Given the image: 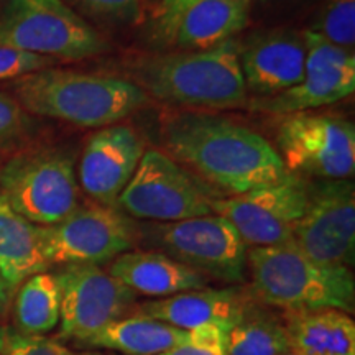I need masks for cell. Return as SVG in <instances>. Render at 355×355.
<instances>
[{
    "mask_svg": "<svg viewBox=\"0 0 355 355\" xmlns=\"http://www.w3.org/2000/svg\"><path fill=\"white\" fill-rule=\"evenodd\" d=\"M166 153L212 189L230 196L293 176L260 133L224 115L173 110L162 119Z\"/></svg>",
    "mask_w": 355,
    "mask_h": 355,
    "instance_id": "obj_1",
    "label": "cell"
},
{
    "mask_svg": "<svg viewBox=\"0 0 355 355\" xmlns=\"http://www.w3.org/2000/svg\"><path fill=\"white\" fill-rule=\"evenodd\" d=\"M128 73L146 96L178 107L230 110L248 102L235 38L207 50L139 56Z\"/></svg>",
    "mask_w": 355,
    "mask_h": 355,
    "instance_id": "obj_2",
    "label": "cell"
},
{
    "mask_svg": "<svg viewBox=\"0 0 355 355\" xmlns=\"http://www.w3.org/2000/svg\"><path fill=\"white\" fill-rule=\"evenodd\" d=\"M10 91L28 114L89 128L115 125L150 101L127 78L56 66L13 79Z\"/></svg>",
    "mask_w": 355,
    "mask_h": 355,
    "instance_id": "obj_3",
    "label": "cell"
},
{
    "mask_svg": "<svg viewBox=\"0 0 355 355\" xmlns=\"http://www.w3.org/2000/svg\"><path fill=\"white\" fill-rule=\"evenodd\" d=\"M248 291L266 308L286 311L340 309L354 313L355 279L347 266L309 259L295 245L248 248Z\"/></svg>",
    "mask_w": 355,
    "mask_h": 355,
    "instance_id": "obj_4",
    "label": "cell"
},
{
    "mask_svg": "<svg viewBox=\"0 0 355 355\" xmlns=\"http://www.w3.org/2000/svg\"><path fill=\"white\" fill-rule=\"evenodd\" d=\"M74 155L63 146L26 144L0 162V194L35 225H55L79 206Z\"/></svg>",
    "mask_w": 355,
    "mask_h": 355,
    "instance_id": "obj_5",
    "label": "cell"
},
{
    "mask_svg": "<svg viewBox=\"0 0 355 355\" xmlns=\"http://www.w3.org/2000/svg\"><path fill=\"white\" fill-rule=\"evenodd\" d=\"M0 44L55 61H81L110 44L63 0H6L0 8Z\"/></svg>",
    "mask_w": 355,
    "mask_h": 355,
    "instance_id": "obj_6",
    "label": "cell"
},
{
    "mask_svg": "<svg viewBox=\"0 0 355 355\" xmlns=\"http://www.w3.org/2000/svg\"><path fill=\"white\" fill-rule=\"evenodd\" d=\"M137 242L162 252L207 279L242 283L247 252L241 235L227 219L201 216L178 222H139Z\"/></svg>",
    "mask_w": 355,
    "mask_h": 355,
    "instance_id": "obj_7",
    "label": "cell"
},
{
    "mask_svg": "<svg viewBox=\"0 0 355 355\" xmlns=\"http://www.w3.org/2000/svg\"><path fill=\"white\" fill-rule=\"evenodd\" d=\"M216 193L168 153L146 148L117 207L144 222H178L212 214Z\"/></svg>",
    "mask_w": 355,
    "mask_h": 355,
    "instance_id": "obj_8",
    "label": "cell"
},
{
    "mask_svg": "<svg viewBox=\"0 0 355 355\" xmlns=\"http://www.w3.org/2000/svg\"><path fill=\"white\" fill-rule=\"evenodd\" d=\"M40 239L50 266H99L135 247L137 222L119 207L87 204L55 225H40Z\"/></svg>",
    "mask_w": 355,
    "mask_h": 355,
    "instance_id": "obj_9",
    "label": "cell"
},
{
    "mask_svg": "<svg viewBox=\"0 0 355 355\" xmlns=\"http://www.w3.org/2000/svg\"><path fill=\"white\" fill-rule=\"evenodd\" d=\"M275 148L291 173L318 180H349L355 170V128L337 115L300 112L285 115Z\"/></svg>",
    "mask_w": 355,
    "mask_h": 355,
    "instance_id": "obj_10",
    "label": "cell"
},
{
    "mask_svg": "<svg viewBox=\"0 0 355 355\" xmlns=\"http://www.w3.org/2000/svg\"><path fill=\"white\" fill-rule=\"evenodd\" d=\"M293 245L326 265L349 266L355 252V188L350 180L306 183L304 214L293 232Z\"/></svg>",
    "mask_w": 355,
    "mask_h": 355,
    "instance_id": "obj_11",
    "label": "cell"
},
{
    "mask_svg": "<svg viewBox=\"0 0 355 355\" xmlns=\"http://www.w3.org/2000/svg\"><path fill=\"white\" fill-rule=\"evenodd\" d=\"M306 183L293 175L279 184L214 198L212 214L227 219L250 248L293 245V232L304 214Z\"/></svg>",
    "mask_w": 355,
    "mask_h": 355,
    "instance_id": "obj_12",
    "label": "cell"
},
{
    "mask_svg": "<svg viewBox=\"0 0 355 355\" xmlns=\"http://www.w3.org/2000/svg\"><path fill=\"white\" fill-rule=\"evenodd\" d=\"M55 277L61 291L60 337L78 345L137 304V293L97 265H63Z\"/></svg>",
    "mask_w": 355,
    "mask_h": 355,
    "instance_id": "obj_13",
    "label": "cell"
},
{
    "mask_svg": "<svg viewBox=\"0 0 355 355\" xmlns=\"http://www.w3.org/2000/svg\"><path fill=\"white\" fill-rule=\"evenodd\" d=\"M145 141L135 128L115 123L92 133L79 162V184L89 198L102 206L117 207L119 196L130 183Z\"/></svg>",
    "mask_w": 355,
    "mask_h": 355,
    "instance_id": "obj_14",
    "label": "cell"
},
{
    "mask_svg": "<svg viewBox=\"0 0 355 355\" xmlns=\"http://www.w3.org/2000/svg\"><path fill=\"white\" fill-rule=\"evenodd\" d=\"M306 46L303 35L288 28L254 33L239 42V61L247 92L272 97L304 78Z\"/></svg>",
    "mask_w": 355,
    "mask_h": 355,
    "instance_id": "obj_15",
    "label": "cell"
},
{
    "mask_svg": "<svg viewBox=\"0 0 355 355\" xmlns=\"http://www.w3.org/2000/svg\"><path fill=\"white\" fill-rule=\"evenodd\" d=\"M250 300L248 288H202L135 304L130 314L158 319L183 331L214 326L227 332Z\"/></svg>",
    "mask_w": 355,
    "mask_h": 355,
    "instance_id": "obj_16",
    "label": "cell"
},
{
    "mask_svg": "<svg viewBox=\"0 0 355 355\" xmlns=\"http://www.w3.org/2000/svg\"><path fill=\"white\" fill-rule=\"evenodd\" d=\"M107 272L137 295L166 298L202 290L209 279L157 250H128L109 265Z\"/></svg>",
    "mask_w": 355,
    "mask_h": 355,
    "instance_id": "obj_17",
    "label": "cell"
},
{
    "mask_svg": "<svg viewBox=\"0 0 355 355\" xmlns=\"http://www.w3.org/2000/svg\"><path fill=\"white\" fill-rule=\"evenodd\" d=\"M291 350L301 355H355V322L349 313L324 308L282 313Z\"/></svg>",
    "mask_w": 355,
    "mask_h": 355,
    "instance_id": "obj_18",
    "label": "cell"
},
{
    "mask_svg": "<svg viewBox=\"0 0 355 355\" xmlns=\"http://www.w3.org/2000/svg\"><path fill=\"white\" fill-rule=\"evenodd\" d=\"M355 91V63L306 73L298 84L272 97L250 102V109L261 114L291 115L326 107L352 96Z\"/></svg>",
    "mask_w": 355,
    "mask_h": 355,
    "instance_id": "obj_19",
    "label": "cell"
},
{
    "mask_svg": "<svg viewBox=\"0 0 355 355\" xmlns=\"http://www.w3.org/2000/svg\"><path fill=\"white\" fill-rule=\"evenodd\" d=\"M254 0H201L181 21L175 43L183 50H207L235 38L248 25Z\"/></svg>",
    "mask_w": 355,
    "mask_h": 355,
    "instance_id": "obj_20",
    "label": "cell"
},
{
    "mask_svg": "<svg viewBox=\"0 0 355 355\" xmlns=\"http://www.w3.org/2000/svg\"><path fill=\"white\" fill-rule=\"evenodd\" d=\"M40 225L21 217L0 194V273L13 290L32 275L48 272Z\"/></svg>",
    "mask_w": 355,
    "mask_h": 355,
    "instance_id": "obj_21",
    "label": "cell"
},
{
    "mask_svg": "<svg viewBox=\"0 0 355 355\" xmlns=\"http://www.w3.org/2000/svg\"><path fill=\"white\" fill-rule=\"evenodd\" d=\"M188 339L189 331L141 314H132L107 324L81 345L107 349L122 355H159Z\"/></svg>",
    "mask_w": 355,
    "mask_h": 355,
    "instance_id": "obj_22",
    "label": "cell"
},
{
    "mask_svg": "<svg viewBox=\"0 0 355 355\" xmlns=\"http://www.w3.org/2000/svg\"><path fill=\"white\" fill-rule=\"evenodd\" d=\"M290 350L282 318L254 296L225 334L227 355H283Z\"/></svg>",
    "mask_w": 355,
    "mask_h": 355,
    "instance_id": "obj_23",
    "label": "cell"
},
{
    "mask_svg": "<svg viewBox=\"0 0 355 355\" xmlns=\"http://www.w3.org/2000/svg\"><path fill=\"white\" fill-rule=\"evenodd\" d=\"M13 324L25 334L44 336L60 324L61 291L55 273L26 278L13 295Z\"/></svg>",
    "mask_w": 355,
    "mask_h": 355,
    "instance_id": "obj_24",
    "label": "cell"
},
{
    "mask_svg": "<svg viewBox=\"0 0 355 355\" xmlns=\"http://www.w3.org/2000/svg\"><path fill=\"white\" fill-rule=\"evenodd\" d=\"M87 24L132 26L144 20L141 0H63ZM92 25V24H91Z\"/></svg>",
    "mask_w": 355,
    "mask_h": 355,
    "instance_id": "obj_25",
    "label": "cell"
},
{
    "mask_svg": "<svg viewBox=\"0 0 355 355\" xmlns=\"http://www.w3.org/2000/svg\"><path fill=\"white\" fill-rule=\"evenodd\" d=\"M308 30L321 35L337 46L354 50L355 0H327L313 26Z\"/></svg>",
    "mask_w": 355,
    "mask_h": 355,
    "instance_id": "obj_26",
    "label": "cell"
},
{
    "mask_svg": "<svg viewBox=\"0 0 355 355\" xmlns=\"http://www.w3.org/2000/svg\"><path fill=\"white\" fill-rule=\"evenodd\" d=\"M33 117L15 97L0 89V153L15 152L28 144L35 132Z\"/></svg>",
    "mask_w": 355,
    "mask_h": 355,
    "instance_id": "obj_27",
    "label": "cell"
},
{
    "mask_svg": "<svg viewBox=\"0 0 355 355\" xmlns=\"http://www.w3.org/2000/svg\"><path fill=\"white\" fill-rule=\"evenodd\" d=\"M0 355H74L46 336L25 334L13 326H0Z\"/></svg>",
    "mask_w": 355,
    "mask_h": 355,
    "instance_id": "obj_28",
    "label": "cell"
},
{
    "mask_svg": "<svg viewBox=\"0 0 355 355\" xmlns=\"http://www.w3.org/2000/svg\"><path fill=\"white\" fill-rule=\"evenodd\" d=\"M301 35H303L306 46L304 74L334 68V66L355 63L354 50H345V48L337 46V44L327 42L321 35L311 32V30H304Z\"/></svg>",
    "mask_w": 355,
    "mask_h": 355,
    "instance_id": "obj_29",
    "label": "cell"
},
{
    "mask_svg": "<svg viewBox=\"0 0 355 355\" xmlns=\"http://www.w3.org/2000/svg\"><path fill=\"white\" fill-rule=\"evenodd\" d=\"M201 0H159L153 10L152 38L159 44L175 43L178 28L191 8Z\"/></svg>",
    "mask_w": 355,
    "mask_h": 355,
    "instance_id": "obj_30",
    "label": "cell"
},
{
    "mask_svg": "<svg viewBox=\"0 0 355 355\" xmlns=\"http://www.w3.org/2000/svg\"><path fill=\"white\" fill-rule=\"evenodd\" d=\"M58 61L50 58L32 55L0 44V81H13V79L56 66Z\"/></svg>",
    "mask_w": 355,
    "mask_h": 355,
    "instance_id": "obj_31",
    "label": "cell"
},
{
    "mask_svg": "<svg viewBox=\"0 0 355 355\" xmlns=\"http://www.w3.org/2000/svg\"><path fill=\"white\" fill-rule=\"evenodd\" d=\"M225 334L219 327H199L189 331V339L159 355H227Z\"/></svg>",
    "mask_w": 355,
    "mask_h": 355,
    "instance_id": "obj_32",
    "label": "cell"
},
{
    "mask_svg": "<svg viewBox=\"0 0 355 355\" xmlns=\"http://www.w3.org/2000/svg\"><path fill=\"white\" fill-rule=\"evenodd\" d=\"M13 295H15V290L8 285L6 278H3L2 273H0V322H2L8 314Z\"/></svg>",
    "mask_w": 355,
    "mask_h": 355,
    "instance_id": "obj_33",
    "label": "cell"
},
{
    "mask_svg": "<svg viewBox=\"0 0 355 355\" xmlns=\"http://www.w3.org/2000/svg\"><path fill=\"white\" fill-rule=\"evenodd\" d=\"M283 355H301V354H298V352H295V350H290V352H285Z\"/></svg>",
    "mask_w": 355,
    "mask_h": 355,
    "instance_id": "obj_34",
    "label": "cell"
},
{
    "mask_svg": "<svg viewBox=\"0 0 355 355\" xmlns=\"http://www.w3.org/2000/svg\"><path fill=\"white\" fill-rule=\"evenodd\" d=\"M76 355V354H74ZM79 355H102V354H97V352H84V354H79Z\"/></svg>",
    "mask_w": 355,
    "mask_h": 355,
    "instance_id": "obj_35",
    "label": "cell"
},
{
    "mask_svg": "<svg viewBox=\"0 0 355 355\" xmlns=\"http://www.w3.org/2000/svg\"><path fill=\"white\" fill-rule=\"evenodd\" d=\"M0 162H2V159H0Z\"/></svg>",
    "mask_w": 355,
    "mask_h": 355,
    "instance_id": "obj_36",
    "label": "cell"
}]
</instances>
